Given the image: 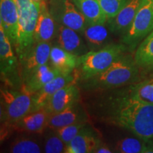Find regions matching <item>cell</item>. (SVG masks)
Returning a JSON list of instances; mask_svg holds the SVG:
<instances>
[{"label":"cell","instance_id":"1","mask_svg":"<svg viewBox=\"0 0 153 153\" xmlns=\"http://www.w3.org/2000/svg\"><path fill=\"white\" fill-rule=\"evenodd\" d=\"M99 112L106 123L127 130L135 136L153 140V104L133 98L128 91L112 94L102 99Z\"/></svg>","mask_w":153,"mask_h":153},{"label":"cell","instance_id":"2","mask_svg":"<svg viewBox=\"0 0 153 153\" xmlns=\"http://www.w3.org/2000/svg\"><path fill=\"white\" fill-rule=\"evenodd\" d=\"M139 71L134 57L123 54L101 73L81 80L82 87L87 91H101L123 87L136 81Z\"/></svg>","mask_w":153,"mask_h":153},{"label":"cell","instance_id":"3","mask_svg":"<svg viewBox=\"0 0 153 153\" xmlns=\"http://www.w3.org/2000/svg\"><path fill=\"white\" fill-rule=\"evenodd\" d=\"M1 138L9 135L11 129L21 119L33 112V96L26 91L13 89L12 88H1Z\"/></svg>","mask_w":153,"mask_h":153},{"label":"cell","instance_id":"4","mask_svg":"<svg viewBox=\"0 0 153 153\" xmlns=\"http://www.w3.org/2000/svg\"><path fill=\"white\" fill-rule=\"evenodd\" d=\"M19 13V38L15 52L20 64L35 45V29L41 4L30 0H14Z\"/></svg>","mask_w":153,"mask_h":153},{"label":"cell","instance_id":"5","mask_svg":"<svg viewBox=\"0 0 153 153\" xmlns=\"http://www.w3.org/2000/svg\"><path fill=\"white\" fill-rule=\"evenodd\" d=\"M128 47L123 43H111L97 51H89L79 57V78L85 80L104 72L125 54Z\"/></svg>","mask_w":153,"mask_h":153},{"label":"cell","instance_id":"6","mask_svg":"<svg viewBox=\"0 0 153 153\" xmlns=\"http://www.w3.org/2000/svg\"><path fill=\"white\" fill-rule=\"evenodd\" d=\"M13 45L0 25V71L1 82L7 87L22 86L21 64L15 54Z\"/></svg>","mask_w":153,"mask_h":153},{"label":"cell","instance_id":"7","mask_svg":"<svg viewBox=\"0 0 153 153\" xmlns=\"http://www.w3.org/2000/svg\"><path fill=\"white\" fill-rule=\"evenodd\" d=\"M153 30V0H141L139 8L128 30L122 36L121 43L134 49Z\"/></svg>","mask_w":153,"mask_h":153},{"label":"cell","instance_id":"8","mask_svg":"<svg viewBox=\"0 0 153 153\" xmlns=\"http://www.w3.org/2000/svg\"><path fill=\"white\" fill-rule=\"evenodd\" d=\"M48 6L57 24L83 33L88 22L72 0H51Z\"/></svg>","mask_w":153,"mask_h":153},{"label":"cell","instance_id":"9","mask_svg":"<svg viewBox=\"0 0 153 153\" xmlns=\"http://www.w3.org/2000/svg\"><path fill=\"white\" fill-rule=\"evenodd\" d=\"M52 48L51 42L36 43L24 60L21 63L22 82L30 74L50 61V55ZM23 84V83H22Z\"/></svg>","mask_w":153,"mask_h":153},{"label":"cell","instance_id":"10","mask_svg":"<svg viewBox=\"0 0 153 153\" xmlns=\"http://www.w3.org/2000/svg\"><path fill=\"white\" fill-rule=\"evenodd\" d=\"M55 38L57 45L77 56L81 57L89 51L87 43L82 39L79 33L63 25L57 24Z\"/></svg>","mask_w":153,"mask_h":153},{"label":"cell","instance_id":"11","mask_svg":"<svg viewBox=\"0 0 153 153\" xmlns=\"http://www.w3.org/2000/svg\"><path fill=\"white\" fill-rule=\"evenodd\" d=\"M76 74H60L33 95V111L45 108L50 99L61 88L76 82Z\"/></svg>","mask_w":153,"mask_h":153},{"label":"cell","instance_id":"12","mask_svg":"<svg viewBox=\"0 0 153 153\" xmlns=\"http://www.w3.org/2000/svg\"><path fill=\"white\" fill-rule=\"evenodd\" d=\"M0 25L13 47H16L19 38V13L14 0H0Z\"/></svg>","mask_w":153,"mask_h":153},{"label":"cell","instance_id":"13","mask_svg":"<svg viewBox=\"0 0 153 153\" xmlns=\"http://www.w3.org/2000/svg\"><path fill=\"white\" fill-rule=\"evenodd\" d=\"M79 89L76 86V82H73L59 89L50 99L44 108L50 115L57 114L79 102Z\"/></svg>","mask_w":153,"mask_h":153},{"label":"cell","instance_id":"14","mask_svg":"<svg viewBox=\"0 0 153 153\" xmlns=\"http://www.w3.org/2000/svg\"><path fill=\"white\" fill-rule=\"evenodd\" d=\"M88 122V115L82 106L76 103L62 111L50 115L47 128L57 130L77 122Z\"/></svg>","mask_w":153,"mask_h":153},{"label":"cell","instance_id":"15","mask_svg":"<svg viewBox=\"0 0 153 153\" xmlns=\"http://www.w3.org/2000/svg\"><path fill=\"white\" fill-rule=\"evenodd\" d=\"M101 143L99 134L87 124L66 146V153H90Z\"/></svg>","mask_w":153,"mask_h":153},{"label":"cell","instance_id":"16","mask_svg":"<svg viewBox=\"0 0 153 153\" xmlns=\"http://www.w3.org/2000/svg\"><path fill=\"white\" fill-rule=\"evenodd\" d=\"M57 23L50 13L46 1L40 5L39 14L35 29V42H51L55 38Z\"/></svg>","mask_w":153,"mask_h":153},{"label":"cell","instance_id":"17","mask_svg":"<svg viewBox=\"0 0 153 153\" xmlns=\"http://www.w3.org/2000/svg\"><path fill=\"white\" fill-rule=\"evenodd\" d=\"M141 0H128L118 14L107 21L110 31L117 34L126 33L133 23Z\"/></svg>","mask_w":153,"mask_h":153},{"label":"cell","instance_id":"18","mask_svg":"<svg viewBox=\"0 0 153 153\" xmlns=\"http://www.w3.org/2000/svg\"><path fill=\"white\" fill-rule=\"evenodd\" d=\"M61 73L58 70L48 64L44 65L35 70L33 73L23 82L20 89L33 96Z\"/></svg>","mask_w":153,"mask_h":153},{"label":"cell","instance_id":"19","mask_svg":"<svg viewBox=\"0 0 153 153\" xmlns=\"http://www.w3.org/2000/svg\"><path fill=\"white\" fill-rule=\"evenodd\" d=\"M79 57L55 45L51 48L50 62L62 74H69L73 73L78 68Z\"/></svg>","mask_w":153,"mask_h":153},{"label":"cell","instance_id":"20","mask_svg":"<svg viewBox=\"0 0 153 153\" xmlns=\"http://www.w3.org/2000/svg\"><path fill=\"white\" fill-rule=\"evenodd\" d=\"M50 114L45 108L33 111L18 122L15 131L30 133H41L47 128Z\"/></svg>","mask_w":153,"mask_h":153},{"label":"cell","instance_id":"21","mask_svg":"<svg viewBox=\"0 0 153 153\" xmlns=\"http://www.w3.org/2000/svg\"><path fill=\"white\" fill-rule=\"evenodd\" d=\"M109 31L105 24H88L82 35L89 51H97L111 43Z\"/></svg>","mask_w":153,"mask_h":153},{"label":"cell","instance_id":"22","mask_svg":"<svg viewBox=\"0 0 153 153\" xmlns=\"http://www.w3.org/2000/svg\"><path fill=\"white\" fill-rule=\"evenodd\" d=\"M115 152L120 153H153V140L127 137L118 140Z\"/></svg>","mask_w":153,"mask_h":153},{"label":"cell","instance_id":"23","mask_svg":"<svg viewBox=\"0 0 153 153\" xmlns=\"http://www.w3.org/2000/svg\"><path fill=\"white\" fill-rule=\"evenodd\" d=\"M89 24H106L107 17L97 0H72Z\"/></svg>","mask_w":153,"mask_h":153},{"label":"cell","instance_id":"24","mask_svg":"<svg viewBox=\"0 0 153 153\" xmlns=\"http://www.w3.org/2000/svg\"><path fill=\"white\" fill-rule=\"evenodd\" d=\"M134 60L140 69L153 70V30L143 40L137 48Z\"/></svg>","mask_w":153,"mask_h":153},{"label":"cell","instance_id":"25","mask_svg":"<svg viewBox=\"0 0 153 153\" xmlns=\"http://www.w3.org/2000/svg\"><path fill=\"white\" fill-rule=\"evenodd\" d=\"M128 92L131 97L148 104H153V76L131 86Z\"/></svg>","mask_w":153,"mask_h":153},{"label":"cell","instance_id":"26","mask_svg":"<svg viewBox=\"0 0 153 153\" xmlns=\"http://www.w3.org/2000/svg\"><path fill=\"white\" fill-rule=\"evenodd\" d=\"M9 152L12 153H40L42 148L37 141L28 137H20L11 143Z\"/></svg>","mask_w":153,"mask_h":153},{"label":"cell","instance_id":"27","mask_svg":"<svg viewBox=\"0 0 153 153\" xmlns=\"http://www.w3.org/2000/svg\"><path fill=\"white\" fill-rule=\"evenodd\" d=\"M45 136L43 145V152L46 153H62L65 152L66 145L59 137L55 131Z\"/></svg>","mask_w":153,"mask_h":153},{"label":"cell","instance_id":"28","mask_svg":"<svg viewBox=\"0 0 153 153\" xmlns=\"http://www.w3.org/2000/svg\"><path fill=\"white\" fill-rule=\"evenodd\" d=\"M87 124V122H77V123L55 130V132L59 135V137L62 140V141L67 146Z\"/></svg>","mask_w":153,"mask_h":153},{"label":"cell","instance_id":"29","mask_svg":"<svg viewBox=\"0 0 153 153\" xmlns=\"http://www.w3.org/2000/svg\"><path fill=\"white\" fill-rule=\"evenodd\" d=\"M107 19H111L118 14L128 0H97ZM107 20V21H108Z\"/></svg>","mask_w":153,"mask_h":153},{"label":"cell","instance_id":"30","mask_svg":"<svg viewBox=\"0 0 153 153\" xmlns=\"http://www.w3.org/2000/svg\"><path fill=\"white\" fill-rule=\"evenodd\" d=\"M113 152L114 151H112L108 145L101 142L94 151V153H111Z\"/></svg>","mask_w":153,"mask_h":153},{"label":"cell","instance_id":"31","mask_svg":"<svg viewBox=\"0 0 153 153\" xmlns=\"http://www.w3.org/2000/svg\"><path fill=\"white\" fill-rule=\"evenodd\" d=\"M30 1H33V2H35V3L41 4V2H43V1H45L46 0H30Z\"/></svg>","mask_w":153,"mask_h":153}]
</instances>
